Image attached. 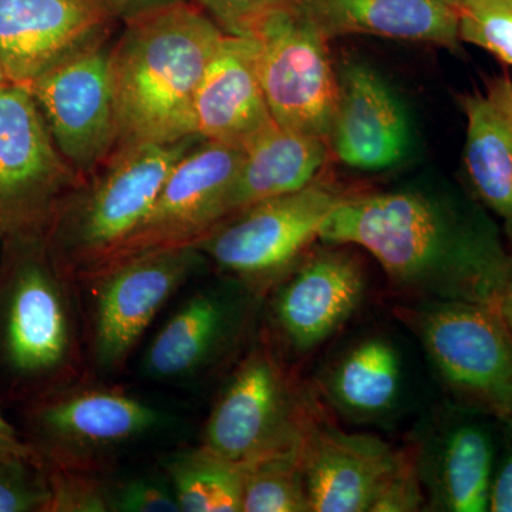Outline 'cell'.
<instances>
[{
  "instance_id": "obj_9",
  "label": "cell",
  "mask_w": 512,
  "mask_h": 512,
  "mask_svg": "<svg viewBox=\"0 0 512 512\" xmlns=\"http://www.w3.org/2000/svg\"><path fill=\"white\" fill-rule=\"evenodd\" d=\"M255 64L278 126L328 140L338 103V74L328 42L295 2L269 12L255 29Z\"/></svg>"
},
{
  "instance_id": "obj_14",
  "label": "cell",
  "mask_w": 512,
  "mask_h": 512,
  "mask_svg": "<svg viewBox=\"0 0 512 512\" xmlns=\"http://www.w3.org/2000/svg\"><path fill=\"white\" fill-rule=\"evenodd\" d=\"M309 249L271 289V320L296 355L325 345L360 308L367 292L365 265L346 245Z\"/></svg>"
},
{
  "instance_id": "obj_7",
  "label": "cell",
  "mask_w": 512,
  "mask_h": 512,
  "mask_svg": "<svg viewBox=\"0 0 512 512\" xmlns=\"http://www.w3.org/2000/svg\"><path fill=\"white\" fill-rule=\"evenodd\" d=\"M316 406L268 342L256 343L212 407L201 447L248 467L301 446Z\"/></svg>"
},
{
  "instance_id": "obj_25",
  "label": "cell",
  "mask_w": 512,
  "mask_h": 512,
  "mask_svg": "<svg viewBox=\"0 0 512 512\" xmlns=\"http://www.w3.org/2000/svg\"><path fill=\"white\" fill-rule=\"evenodd\" d=\"M167 473L181 511L242 512L244 466L200 446L170 458Z\"/></svg>"
},
{
  "instance_id": "obj_24",
  "label": "cell",
  "mask_w": 512,
  "mask_h": 512,
  "mask_svg": "<svg viewBox=\"0 0 512 512\" xmlns=\"http://www.w3.org/2000/svg\"><path fill=\"white\" fill-rule=\"evenodd\" d=\"M322 389L329 406L346 419H382L396 409L402 396V356L386 336L356 340L328 367Z\"/></svg>"
},
{
  "instance_id": "obj_21",
  "label": "cell",
  "mask_w": 512,
  "mask_h": 512,
  "mask_svg": "<svg viewBox=\"0 0 512 512\" xmlns=\"http://www.w3.org/2000/svg\"><path fill=\"white\" fill-rule=\"evenodd\" d=\"M326 40L370 35L460 47L458 12L441 0H293Z\"/></svg>"
},
{
  "instance_id": "obj_30",
  "label": "cell",
  "mask_w": 512,
  "mask_h": 512,
  "mask_svg": "<svg viewBox=\"0 0 512 512\" xmlns=\"http://www.w3.org/2000/svg\"><path fill=\"white\" fill-rule=\"evenodd\" d=\"M426 493L419 468L417 444L399 450L396 464L384 481L370 512H414L426 510Z\"/></svg>"
},
{
  "instance_id": "obj_29",
  "label": "cell",
  "mask_w": 512,
  "mask_h": 512,
  "mask_svg": "<svg viewBox=\"0 0 512 512\" xmlns=\"http://www.w3.org/2000/svg\"><path fill=\"white\" fill-rule=\"evenodd\" d=\"M45 467L0 457V512H46Z\"/></svg>"
},
{
  "instance_id": "obj_36",
  "label": "cell",
  "mask_w": 512,
  "mask_h": 512,
  "mask_svg": "<svg viewBox=\"0 0 512 512\" xmlns=\"http://www.w3.org/2000/svg\"><path fill=\"white\" fill-rule=\"evenodd\" d=\"M441 2L446 3V5L450 6V8L456 9L458 12V10L463 9L470 0H441Z\"/></svg>"
},
{
  "instance_id": "obj_17",
  "label": "cell",
  "mask_w": 512,
  "mask_h": 512,
  "mask_svg": "<svg viewBox=\"0 0 512 512\" xmlns=\"http://www.w3.org/2000/svg\"><path fill=\"white\" fill-rule=\"evenodd\" d=\"M100 0H0V64L28 86L64 56L89 45L106 20Z\"/></svg>"
},
{
  "instance_id": "obj_10",
  "label": "cell",
  "mask_w": 512,
  "mask_h": 512,
  "mask_svg": "<svg viewBox=\"0 0 512 512\" xmlns=\"http://www.w3.org/2000/svg\"><path fill=\"white\" fill-rule=\"evenodd\" d=\"M82 178L70 167L22 84H0V232L45 234L53 215Z\"/></svg>"
},
{
  "instance_id": "obj_37",
  "label": "cell",
  "mask_w": 512,
  "mask_h": 512,
  "mask_svg": "<svg viewBox=\"0 0 512 512\" xmlns=\"http://www.w3.org/2000/svg\"><path fill=\"white\" fill-rule=\"evenodd\" d=\"M3 247H5V237L0 232V265H2Z\"/></svg>"
},
{
  "instance_id": "obj_12",
  "label": "cell",
  "mask_w": 512,
  "mask_h": 512,
  "mask_svg": "<svg viewBox=\"0 0 512 512\" xmlns=\"http://www.w3.org/2000/svg\"><path fill=\"white\" fill-rule=\"evenodd\" d=\"M64 160L80 178L97 171L119 147L110 50L80 47L28 84Z\"/></svg>"
},
{
  "instance_id": "obj_31",
  "label": "cell",
  "mask_w": 512,
  "mask_h": 512,
  "mask_svg": "<svg viewBox=\"0 0 512 512\" xmlns=\"http://www.w3.org/2000/svg\"><path fill=\"white\" fill-rule=\"evenodd\" d=\"M110 508L114 512L181 511L173 487L153 478H131L111 485Z\"/></svg>"
},
{
  "instance_id": "obj_39",
  "label": "cell",
  "mask_w": 512,
  "mask_h": 512,
  "mask_svg": "<svg viewBox=\"0 0 512 512\" xmlns=\"http://www.w3.org/2000/svg\"><path fill=\"white\" fill-rule=\"evenodd\" d=\"M8 82V79H6V74L3 72L2 64H0V84Z\"/></svg>"
},
{
  "instance_id": "obj_1",
  "label": "cell",
  "mask_w": 512,
  "mask_h": 512,
  "mask_svg": "<svg viewBox=\"0 0 512 512\" xmlns=\"http://www.w3.org/2000/svg\"><path fill=\"white\" fill-rule=\"evenodd\" d=\"M319 241L365 249L410 301L495 306L510 256L488 229L412 191L355 192L330 212Z\"/></svg>"
},
{
  "instance_id": "obj_26",
  "label": "cell",
  "mask_w": 512,
  "mask_h": 512,
  "mask_svg": "<svg viewBox=\"0 0 512 512\" xmlns=\"http://www.w3.org/2000/svg\"><path fill=\"white\" fill-rule=\"evenodd\" d=\"M242 512H311L301 446L245 467Z\"/></svg>"
},
{
  "instance_id": "obj_20",
  "label": "cell",
  "mask_w": 512,
  "mask_h": 512,
  "mask_svg": "<svg viewBox=\"0 0 512 512\" xmlns=\"http://www.w3.org/2000/svg\"><path fill=\"white\" fill-rule=\"evenodd\" d=\"M201 140L245 147L274 124L255 64L254 40L225 33L194 101Z\"/></svg>"
},
{
  "instance_id": "obj_32",
  "label": "cell",
  "mask_w": 512,
  "mask_h": 512,
  "mask_svg": "<svg viewBox=\"0 0 512 512\" xmlns=\"http://www.w3.org/2000/svg\"><path fill=\"white\" fill-rule=\"evenodd\" d=\"M291 0H207L227 35H251L255 26L272 10Z\"/></svg>"
},
{
  "instance_id": "obj_6",
  "label": "cell",
  "mask_w": 512,
  "mask_h": 512,
  "mask_svg": "<svg viewBox=\"0 0 512 512\" xmlns=\"http://www.w3.org/2000/svg\"><path fill=\"white\" fill-rule=\"evenodd\" d=\"M355 192L320 177L231 215L197 248L245 291L268 293L319 241L330 212Z\"/></svg>"
},
{
  "instance_id": "obj_2",
  "label": "cell",
  "mask_w": 512,
  "mask_h": 512,
  "mask_svg": "<svg viewBox=\"0 0 512 512\" xmlns=\"http://www.w3.org/2000/svg\"><path fill=\"white\" fill-rule=\"evenodd\" d=\"M224 36L200 10L181 3L131 20L110 50L117 148L198 137L195 94Z\"/></svg>"
},
{
  "instance_id": "obj_8",
  "label": "cell",
  "mask_w": 512,
  "mask_h": 512,
  "mask_svg": "<svg viewBox=\"0 0 512 512\" xmlns=\"http://www.w3.org/2000/svg\"><path fill=\"white\" fill-rule=\"evenodd\" d=\"M25 417L43 467L94 473L163 423L160 410L123 390L73 382L30 400Z\"/></svg>"
},
{
  "instance_id": "obj_19",
  "label": "cell",
  "mask_w": 512,
  "mask_h": 512,
  "mask_svg": "<svg viewBox=\"0 0 512 512\" xmlns=\"http://www.w3.org/2000/svg\"><path fill=\"white\" fill-rule=\"evenodd\" d=\"M241 299L221 289L197 292L151 340L144 373L157 382H192L217 366L238 339Z\"/></svg>"
},
{
  "instance_id": "obj_34",
  "label": "cell",
  "mask_w": 512,
  "mask_h": 512,
  "mask_svg": "<svg viewBox=\"0 0 512 512\" xmlns=\"http://www.w3.org/2000/svg\"><path fill=\"white\" fill-rule=\"evenodd\" d=\"M0 457L28 461L43 467L42 461L28 440L22 439L18 430L5 419L2 412H0Z\"/></svg>"
},
{
  "instance_id": "obj_5",
  "label": "cell",
  "mask_w": 512,
  "mask_h": 512,
  "mask_svg": "<svg viewBox=\"0 0 512 512\" xmlns=\"http://www.w3.org/2000/svg\"><path fill=\"white\" fill-rule=\"evenodd\" d=\"M394 315L464 409L512 424V335L494 305L417 299Z\"/></svg>"
},
{
  "instance_id": "obj_11",
  "label": "cell",
  "mask_w": 512,
  "mask_h": 512,
  "mask_svg": "<svg viewBox=\"0 0 512 512\" xmlns=\"http://www.w3.org/2000/svg\"><path fill=\"white\" fill-rule=\"evenodd\" d=\"M244 156V147L198 141L168 175L144 220L89 276L131 256L198 247L227 220L229 194Z\"/></svg>"
},
{
  "instance_id": "obj_33",
  "label": "cell",
  "mask_w": 512,
  "mask_h": 512,
  "mask_svg": "<svg viewBox=\"0 0 512 512\" xmlns=\"http://www.w3.org/2000/svg\"><path fill=\"white\" fill-rule=\"evenodd\" d=\"M505 446L503 454H498L497 467L491 487V512H512V424H504Z\"/></svg>"
},
{
  "instance_id": "obj_38",
  "label": "cell",
  "mask_w": 512,
  "mask_h": 512,
  "mask_svg": "<svg viewBox=\"0 0 512 512\" xmlns=\"http://www.w3.org/2000/svg\"><path fill=\"white\" fill-rule=\"evenodd\" d=\"M113 2L119 3V5H131V3H136L138 0H113Z\"/></svg>"
},
{
  "instance_id": "obj_15",
  "label": "cell",
  "mask_w": 512,
  "mask_h": 512,
  "mask_svg": "<svg viewBox=\"0 0 512 512\" xmlns=\"http://www.w3.org/2000/svg\"><path fill=\"white\" fill-rule=\"evenodd\" d=\"M397 454L379 437L340 430L316 410L301 443L311 512H370Z\"/></svg>"
},
{
  "instance_id": "obj_27",
  "label": "cell",
  "mask_w": 512,
  "mask_h": 512,
  "mask_svg": "<svg viewBox=\"0 0 512 512\" xmlns=\"http://www.w3.org/2000/svg\"><path fill=\"white\" fill-rule=\"evenodd\" d=\"M458 32L461 42L512 66V0H470L458 10Z\"/></svg>"
},
{
  "instance_id": "obj_16",
  "label": "cell",
  "mask_w": 512,
  "mask_h": 512,
  "mask_svg": "<svg viewBox=\"0 0 512 512\" xmlns=\"http://www.w3.org/2000/svg\"><path fill=\"white\" fill-rule=\"evenodd\" d=\"M338 103L328 143L339 163L360 171H380L400 163L409 150L406 111L389 84L363 63L338 74Z\"/></svg>"
},
{
  "instance_id": "obj_4",
  "label": "cell",
  "mask_w": 512,
  "mask_h": 512,
  "mask_svg": "<svg viewBox=\"0 0 512 512\" xmlns=\"http://www.w3.org/2000/svg\"><path fill=\"white\" fill-rule=\"evenodd\" d=\"M200 137L117 148L89 187L59 205L45 232L57 264L74 279L92 274L153 207L178 161Z\"/></svg>"
},
{
  "instance_id": "obj_22",
  "label": "cell",
  "mask_w": 512,
  "mask_h": 512,
  "mask_svg": "<svg viewBox=\"0 0 512 512\" xmlns=\"http://www.w3.org/2000/svg\"><path fill=\"white\" fill-rule=\"evenodd\" d=\"M466 114L468 181L512 239V79L494 77L461 99Z\"/></svg>"
},
{
  "instance_id": "obj_18",
  "label": "cell",
  "mask_w": 512,
  "mask_h": 512,
  "mask_svg": "<svg viewBox=\"0 0 512 512\" xmlns=\"http://www.w3.org/2000/svg\"><path fill=\"white\" fill-rule=\"evenodd\" d=\"M417 447L427 510H490L498 448L485 421L476 416L450 419Z\"/></svg>"
},
{
  "instance_id": "obj_35",
  "label": "cell",
  "mask_w": 512,
  "mask_h": 512,
  "mask_svg": "<svg viewBox=\"0 0 512 512\" xmlns=\"http://www.w3.org/2000/svg\"><path fill=\"white\" fill-rule=\"evenodd\" d=\"M495 308L503 316L505 325L510 329L512 335V252L508 256L503 282H501L500 292H498L497 301H495Z\"/></svg>"
},
{
  "instance_id": "obj_3",
  "label": "cell",
  "mask_w": 512,
  "mask_h": 512,
  "mask_svg": "<svg viewBox=\"0 0 512 512\" xmlns=\"http://www.w3.org/2000/svg\"><path fill=\"white\" fill-rule=\"evenodd\" d=\"M73 278L45 234L5 238L0 265V376L13 396L35 399L72 383L80 362Z\"/></svg>"
},
{
  "instance_id": "obj_28",
  "label": "cell",
  "mask_w": 512,
  "mask_h": 512,
  "mask_svg": "<svg viewBox=\"0 0 512 512\" xmlns=\"http://www.w3.org/2000/svg\"><path fill=\"white\" fill-rule=\"evenodd\" d=\"M49 501L46 512L111 511V485L101 473L45 467Z\"/></svg>"
},
{
  "instance_id": "obj_13",
  "label": "cell",
  "mask_w": 512,
  "mask_h": 512,
  "mask_svg": "<svg viewBox=\"0 0 512 512\" xmlns=\"http://www.w3.org/2000/svg\"><path fill=\"white\" fill-rule=\"evenodd\" d=\"M197 247L147 252L107 266L92 284V355L103 372H117L158 312L202 264Z\"/></svg>"
},
{
  "instance_id": "obj_23",
  "label": "cell",
  "mask_w": 512,
  "mask_h": 512,
  "mask_svg": "<svg viewBox=\"0 0 512 512\" xmlns=\"http://www.w3.org/2000/svg\"><path fill=\"white\" fill-rule=\"evenodd\" d=\"M245 156L228 198V215L302 190L322 177L328 140L271 124L244 147Z\"/></svg>"
}]
</instances>
